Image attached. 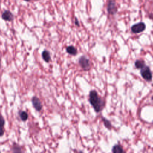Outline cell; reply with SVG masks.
Returning a JSON list of instances; mask_svg holds the SVG:
<instances>
[{"label":"cell","instance_id":"7c38bea8","mask_svg":"<svg viewBox=\"0 0 153 153\" xmlns=\"http://www.w3.org/2000/svg\"><path fill=\"white\" fill-rule=\"evenodd\" d=\"M19 117H20V118L22 121H25L27 120L28 118V114L25 111H21L19 112Z\"/></svg>","mask_w":153,"mask_h":153},{"label":"cell","instance_id":"8992f818","mask_svg":"<svg viewBox=\"0 0 153 153\" xmlns=\"http://www.w3.org/2000/svg\"><path fill=\"white\" fill-rule=\"evenodd\" d=\"M32 103L33 108L37 111H40L42 109V103H41L39 99L37 97L33 96L32 98Z\"/></svg>","mask_w":153,"mask_h":153},{"label":"cell","instance_id":"277c9868","mask_svg":"<svg viewBox=\"0 0 153 153\" xmlns=\"http://www.w3.org/2000/svg\"><path fill=\"white\" fill-rule=\"evenodd\" d=\"M146 29V25L143 22H139L136 23L131 27V30L134 33H139L145 30Z\"/></svg>","mask_w":153,"mask_h":153},{"label":"cell","instance_id":"e0dca14e","mask_svg":"<svg viewBox=\"0 0 153 153\" xmlns=\"http://www.w3.org/2000/svg\"><path fill=\"white\" fill-rule=\"evenodd\" d=\"M25 1H27V2H30V1H38V0H24Z\"/></svg>","mask_w":153,"mask_h":153},{"label":"cell","instance_id":"5b68a950","mask_svg":"<svg viewBox=\"0 0 153 153\" xmlns=\"http://www.w3.org/2000/svg\"><path fill=\"white\" fill-rule=\"evenodd\" d=\"M79 66L85 71L88 70L90 68V63L87 57L82 56H81L78 60Z\"/></svg>","mask_w":153,"mask_h":153},{"label":"cell","instance_id":"9a60e30c","mask_svg":"<svg viewBox=\"0 0 153 153\" xmlns=\"http://www.w3.org/2000/svg\"><path fill=\"white\" fill-rule=\"evenodd\" d=\"M11 149L13 150V152H21L22 151L21 148L17 145H16V144L13 145Z\"/></svg>","mask_w":153,"mask_h":153},{"label":"cell","instance_id":"30bf717a","mask_svg":"<svg viewBox=\"0 0 153 153\" xmlns=\"http://www.w3.org/2000/svg\"><path fill=\"white\" fill-rule=\"evenodd\" d=\"M42 57L45 62L48 63L51 60V56H50V54L49 51L46 50H44L42 52Z\"/></svg>","mask_w":153,"mask_h":153},{"label":"cell","instance_id":"ac0fdd59","mask_svg":"<svg viewBox=\"0 0 153 153\" xmlns=\"http://www.w3.org/2000/svg\"><path fill=\"white\" fill-rule=\"evenodd\" d=\"M1 59L0 57V68H1Z\"/></svg>","mask_w":153,"mask_h":153},{"label":"cell","instance_id":"3957f363","mask_svg":"<svg viewBox=\"0 0 153 153\" xmlns=\"http://www.w3.org/2000/svg\"><path fill=\"white\" fill-rule=\"evenodd\" d=\"M118 11L115 0H109L107 4V11L110 15H115Z\"/></svg>","mask_w":153,"mask_h":153},{"label":"cell","instance_id":"9c48e42d","mask_svg":"<svg viewBox=\"0 0 153 153\" xmlns=\"http://www.w3.org/2000/svg\"><path fill=\"white\" fill-rule=\"evenodd\" d=\"M66 50L68 54L72 56H75L77 54V49L72 45L68 46L66 48Z\"/></svg>","mask_w":153,"mask_h":153},{"label":"cell","instance_id":"2e32d148","mask_svg":"<svg viewBox=\"0 0 153 153\" xmlns=\"http://www.w3.org/2000/svg\"><path fill=\"white\" fill-rule=\"evenodd\" d=\"M75 25L77 26H79V21H78V20L76 17L75 18Z\"/></svg>","mask_w":153,"mask_h":153},{"label":"cell","instance_id":"4fadbf2b","mask_svg":"<svg viewBox=\"0 0 153 153\" xmlns=\"http://www.w3.org/2000/svg\"><path fill=\"white\" fill-rule=\"evenodd\" d=\"M134 66L136 69H141L145 66V62L141 60H137L134 63Z\"/></svg>","mask_w":153,"mask_h":153},{"label":"cell","instance_id":"8fae6325","mask_svg":"<svg viewBox=\"0 0 153 153\" xmlns=\"http://www.w3.org/2000/svg\"><path fill=\"white\" fill-rule=\"evenodd\" d=\"M112 151L114 153H121L124 152V151L123 150V148L120 145H115L112 147Z\"/></svg>","mask_w":153,"mask_h":153},{"label":"cell","instance_id":"52a82bcc","mask_svg":"<svg viewBox=\"0 0 153 153\" xmlns=\"http://www.w3.org/2000/svg\"><path fill=\"white\" fill-rule=\"evenodd\" d=\"M1 17L3 20L8 22H11L14 19V16L13 13L9 10H5L4 12H3Z\"/></svg>","mask_w":153,"mask_h":153},{"label":"cell","instance_id":"7a4b0ae2","mask_svg":"<svg viewBox=\"0 0 153 153\" xmlns=\"http://www.w3.org/2000/svg\"><path fill=\"white\" fill-rule=\"evenodd\" d=\"M140 74L142 78L147 81L152 80V72L149 66H145L140 69Z\"/></svg>","mask_w":153,"mask_h":153},{"label":"cell","instance_id":"6da1fadb","mask_svg":"<svg viewBox=\"0 0 153 153\" xmlns=\"http://www.w3.org/2000/svg\"><path fill=\"white\" fill-rule=\"evenodd\" d=\"M88 100L96 112H100L105 106L104 100L98 95L97 91L94 90L90 91Z\"/></svg>","mask_w":153,"mask_h":153},{"label":"cell","instance_id":"5bb4252c","mask_svg":"<svg viewBox=\"0 0 153 153\" xmlns=\"http://www.w3.org/2000/svg\"><path fill=\"white\" fill-rule=\"evenodd\" d=\"M102 121H103V124H104L105 126L108 129L111 130V128H112V125H111V122H110L109 120H108L106 118H104V117H102Z\"/></svg>","mask_w":153,"mask_h":153},{"label":"cell","instance_id":"ba28073f","mask_svg":"<svg viewBox=\"0 0 153 153\" xmlns=\"http://www.w3.org/2000/svg\"><path fill=\"white\" fill-rule=\"evenodd\" d=\"M5 120L4 117L0 115V137L2 136L5 132Z\"/></svg>","mask_w":153,"mask_h":153}]
</instances>
